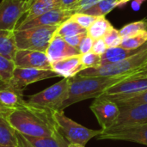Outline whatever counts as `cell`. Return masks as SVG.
Masks as SVG:
<instances>
[{"mask_svg":"<svg viewBox=\"0 0 147 147\" xmlns=\"http://www.w3.org/2000/svg\"><path fill=\"white\" fill-rule=\"evenodd\" d=\"M69 78L61 79L59 82L28 97L27 102L32 106L48 109L51 111H61L64 102L68 98Z\"/></svg>","mask_w":147,"mask_h":147,"instance_id":"5","label":"cell"},{"mask_svg":"<svg viewBox=\"0 0 147 147\" xmlns=\"http://www.w3.org/2000/svg\"><path fill=\"white\" fill-rule=\"evenodd\" d=\"M80 58H81V62L85 69L94 68V67H97V66L101 65L102 56L97 55L92 52H90V53H87L84 54H81Z\"/></svg>","mask_w":147,"mask_h":147,"instance_id":"31","label":"cell"},{"mask_svg":"<svg viewBox=\"0 0 147 147\" xmlns=\"http://www.w3.org/2000/svg\"><path fill=\"white\" fill-rule=\"evenodd\" d=\"M87 35V33H83V34H76V35H72V36H69V37H65L64 38L65 40L71 47L78 48L81 41L83 40V39Z\"/></svg>","mask_w":147,"mask_h":147,"instance_id":"36","label":"cell"},{"mask_svg":"<svg viewBox=\"0 0 147 147\" xmlns=\"http://www.w3.org/2000/svg\"><path fill=\"white\" fill-rule=\"evenodd\" d=\"M147 65V42L135 54L126 59L100 65L94 68H87L79 72L81 77H115L127 74H135Z\"/></svg>","mask_w":147,"mask_h":147,"instance_id":"3","label":"cell"},{"mask_svg":"<svg viewBox=\"0 0 147 147\" xmlns=\"http://www.w3.org/2000/svg\"><path fill=\"white\" fill-rule=\"evenodd\" d=\"M129 1H131V0H128V2H129Z\"/></svg>","mask_w":147,"mask_h":147,"instance_id":"47","label":"cell"},{"mask_svg":"<svg viewBox=\"0 0 147 147\" xmlns=\"http://www.w3.org/2000/svg\"><path fill=\"white\" fill-rule=\"evenodd\" d=\"M0 146L18 147L16 131L10 126L5 117L0 115Z\"/></svg>","mask_w":147,"mask_h":147,"instance_id":"23","label":"cell"},{"mask_svg":"<svg viewBox=\"0 0 147 147\" xmlns=\"http://www.w3.org/2000/svg\"><path fill=\"white\" fill-rule=\"evenodd\" d=\"M75 12L71 9L62 8L55 9L47 11L27 22H21L20 24H18L16 30L26 29L40 26H59L65 21L71 18V16Z\"/></svg>","mask_w":147,"mask_h":147,"instance_id":"12","label":"cell"},{"mask_svg":"<svg viewBox=\"0 0 147 147\" xmlns=\"http://www.w3.org/2000/svg\"><path fill=\"white\" fill-rule=\"evenodd\" d=\"M101 0H80L78 3H76L74 6H72L70 9L76 12H84L87 10L88 9L91 8L93 5L99 3Z\"/></svg>","mask_w":147,"mask_h":147,"instance_id":"33","label":"cell"},{"mask_svg":"<svg viewBox=\"0 0 147 147\" xmlns=\"http://www.w3.org/2000/svg\"><path fill=\"white\" fill-rule=\"evenodd\" d=\"M57 77H59V75L53 70L16 67L10 83L18 89L24 90V89L31 84Z\"/></svg>","mask_w":147,"mask_h":147,"instance_id":"10","label":"cell"},{"mask_svg":"<svg viewBox=\"0 0 147 147\" xmlns=\"http://www.w3.org/2000/svg\"><path fill=\"white\" fill-rule=\"evenodd\" d=\"M33 1H34V0H32V1H31V3H32V2H33ZM31 3H30V4H31ZM30 4H29V5H30Z\"/></svg>","mask_w":147,"mask_h":147,"instance_id":"46","label":"cell"},{"mask_svg":"<svg viewBox=\"0 0 147 147\" xmlns=\"http://www.w3.org/2000/svg\"><path fill=\"white\" fill-rule=\"evenodd\" d=\"M29 8L27 1L1 0L0 2V29L15 31L23 15Z\"/></svg>","mask_w":147,"mask_h":147,"instance_id":"7","label":"cell"},{"mask_svg":"<svg viewBox=\"0 0 147 147\" xmlns=\"http://www.w3.org/2000/svg\"><path fill=\"white\" fill-rule=\"evenodd\" d=\"M144 30H147V22L146 21H138V22H131V23L125 25L119 30V32L123 40L125 38L133 36Z\"/></svg>","mask_w":147,"mask_h":147,"instance_id":"29","label":"cell"},{"mask_svg":"<svg viewBox=\"0 0 147 147\" xmlns=\"http://www.w3.org/2000/svg\"><path fill=\"white\" fill-rule=\"evenodd\" d=\"M71 18L73 21H75L77 23H78L84 28L88 29L91 26V24L95 22V20L96 19V16H90L83 12H76L71 16Z\"/></svg>","mask_w":147,"mask_h":147,"instance_id":"32","label":"cell"},{"mask_svg":"<svg viewBox=\"0 0 147 147\" xmlns=\"http://www.w3.org/2000/svg\"><path fill=\"white\" fill-rule=\"evenodd\" d=\"M100 96L105 97L115 102L118 106H136L141 104H147V90L139 92L134 95L120 96L113 95H102Z\"/></svg>","mask_w":147,"mask_h":147,"instance_id":"22","label":"cell"},{"mask_svg":"<svg viewBox=\"0 0 147 147\" xmlns=\"http://www.w3.org/2000/svg\"><path fill=\"white\" fill-rule=\"evenodd\" d=\"M22 1H27V2L28 3V1H29V0H22Z\"/></svg>","mask_w":147,"mask_h":147,"instance_id":"45","label":"cell"},{"mask_svg":"<svg viewBox=\"0 0 147 147\" xmlns=\"http://www.w3.org/2000/svg\"><path fill=\"white\" fill-rule=\"evenodd\" d=\"M135 74H141V75H147V65L146 66H144L140 71H139L137 73Z\"/></svg>","mask_w":147,"mask_h":147,"instance_id":"40","label":"cell"},{"mask_svg":"<svg viewBox=\"0 0 147 147\" xmlns=\"http://www.w3.org/2000/svg\"><path fill=\"white\" fill-rule=\"evenodd\" d=\"M54 120L58 125L59 132L70 144L85 145L94 137H97L102 130L89 129L65 115L64 110L53 113Z\"/></svg>","mask_w":147,"mask_h":147,"instance_id":"6","label":"cell"},{"mask_svg":"<svg viewBox=\"0 0 147 147\" xmlns=\"http://www.w3.org/2000/svg\"><path fill=\"white\" fill-rule=\"evenodd\" d=\"M80 0H61V8L70 9L72 6L78 3Z\"/></svg>","mask_w":147,"mask_h":147,"instance_id":"37","label":"cell"},{"mask_svg":"<svg viewBox=\"0 0 147 147\" xmlns=\"http://www.w3.org/2000/svg\"><path fill=\"white\" fill-rule=\"evenodd\" d=\"M14 62L16 67L52 70V63L45 52L17 49Z\"/></svg>","mask_w":147,"mask_h":147,"instance_id":"13","label":"cell"},{"mask_svg":"<svg viewBox=\"0 0 147 147\" xmlns=\"http://www.w3.org/2000/svg\"><path fill=\"white\" fill-rule=\"evenodd\" d=\"M16 51L15 31L0 29V54L14 60Z\"/></svg>","mask_w":147,"mask_h":147,"instance_id":"21","label":"cell"},{"mask_svg":"<svg viewBox=\"0 0 147 147\" xmlns=\"http://www.w3.org/2000/svg\"><path fill=\"white\" fill-rule=\"evenodd\" d=\"M68 147H84V146H81V145H78V144H69V146Z\"/></svg>","mask_w":147,"mask_h":147,"instance_id":"42","label":"cell"},{"mask_svg":"<svg viewBox=\"0 0 147 147\" xmlns=\"http://www.w3.org/2000/svg\"><path fill=\"white\" fill-rule=\"evenodd\" d=\"M120 115L110 127H123L147 123V104L136 106H119Z\"/></svg>","mask_w":147,"mask_h":147,"instance_id":"14","label":"cell"},{"mask_svg":"<svg viewBox=\"0 0 147 147\" xmlns=\"http://www.w3.org/2000/svg\"><path fill=\"white\" fill-rule=\"evenodd\" d=\"M16 135L18 139V147H33L25 140V138L21 134L16 132Z\"/></svg>","mask_w":147,"mask_h":147,"instance_id":"38","label":"cell"},{"mask_svg":"<svg viewBox=\"0 0 147 147\" xmlns=\"http://www.w3.org/2000/svg\"><path fill=\"white\" fill-rule=\"evenodd\" d=\"M102 39L105 41L108 48L120 47L122 42V37L120 34L119 30L115 29L114 27L103 36Z\"/></svg>","mask_w":147,"mask_h":147,"instance_id":"30","label":"cell"},{"mask_svg":"<svg viewBox=\"0 0 147 147\" xmlns=\"http://www.w3.org/2000/svg\"><path fill=\"white\" fill-rule=\"evenodd\" d=\"M23 137L33 147H68L70 144L62 134L52 137Z\"/></svg>","mask_w":147,"mask_h":147,"instance_id":"20","label":"cell"},{"mask_svg":"<svg viewBox=\"0 0 147 147\" xmlns=\"http://www.w3.org/2000/svg\"><path fill=\"white\" fill-rule=\"evenodd\" d=\"M141 47H139L136 49H126V48L121 47V46L115 47H109L102 55L101 65H108V64H114V63L122 61L126 59L127 58L138 53L141 49Z\"/></svg>","mask_w":147,"mask_h":147,"instance_id":"19","label":"cell"},{"mask_svg":"<svg viewBox=\"0 0 147 147\" xmlns=\"http://www.w3.org/2000/svg\"><path fill=\"white\" fill-rule=\"evenodd\" d=\"M0 147H16V146H0Z\"/></svg>","mask_w":147,"mask_h":147,"instance_id":"43","label":"cell"},{"mask_svg":"<svg viewBox=\"0 0 147 147\" xmlns=\"http://www.w3.org/2000/svg\"><path fill=\"white\" fill-rule=\"evenodd\" d=\"M94 40L91 37H90L88 34L83 39V40L81 41L79 47H78V50H79V53L80 54H84V53H90L91 52V49H92V47H93V43H94Z\"/></svg>","mask_w":147,"mask_h":147,"instance_id":"34","label":"cell"},{"mask_svg":"<svg viewBox=\"0 0 147 147\" xmlns=\"http://www.w3.org/2000/svg\"><path fill=\"white\" fill-rule=\"evenodd\" d=\"M113 28L110 22L106 16L96 17L95 22L87 29V34L93 40L103 38V36Z\"/></svg>","mask_w":147,"mask_h":147,"instance_id":"24","label":"cell"},{"mask_svg":"<svg viewBox=\"0 0 147 147\" xmlns=\"http://www.w3.org/2000/svg\"><path fill=\"white\" fill-rule=\"evenodd\" d=\"M46 53L51 63L80 54L78 48L70 46L63 37L56 34L52 38Z\"/></svg>","mask_w":147,"mask_h":147,"instance_id":"15","label":"cell"},{"mask_svg":"<svg viewBox=\"0 0 147 147\" xmlns=\"http://www.w3.org/2000/svg\"><path fill=\"white\" fill-rule=\"evenodd\" d=\"M127 2H128V0H119L118 6H122V5H124L125 3H127Z\"/></svg>","mask_w":147,"mask_h":147,"instance_id":"41","label":"cell"},{"mask_svg":"<svg viewBox=\"0 0 147 147\" xmlns=\"http://www.w3.org/2000/svg\"><path fill=\"white\" fill-rule=\"evenodd\" d=\"M107 49H108V47H107L105 41L103 40L102 38H100V39H97V40H94L91 52L96 53V54H97V55H101L102 56L106 52Z\"/></svg>","mask_w":147,"mask_h":147,"instance_id":"35","label":"cell"},{"mask_svg":"<svg viewBox=\"0 0 147 147\" xmlns=\"http://www.w3.org/2000/svg\"><path fill=\"white\" fill-rule=\"evenodd\" d=\"M61 8V0H34L22 22H27L47 11Z\"/></svg>","mask_w":147,"mask_h":147,"instance_id":"18","label":"cell"},{"mask_svg":"<svg viewBox=\"0 0 147 147\" xmlns=\"http://www.w3.org/2000/svg\"><path fill=\"white\" fill-rule=\"evenodd\" d=\"M80 55L66 58L52 63V70L55 71L59 77L71 78L77 76L85 68L81 62Z\"/></svg>","mask_w":147,"mask_h":147,"instance_id":"17","label":"cell"},{"mask_svg":"<svg viewBox=\"0 0 147 147\" xmlns=\"http://www.w3.org/2000/svg\"><path fill=\"white\" fill-rule=\"evenodd\" d=\"M26 101L23 99V90L13 85L10 82L0 81V103L9 109H15L22 106Z\"/></svg>","mask_w":147,"mask_h":147,"instance_id":"16","label":"cell"},{"mask_svg":"<svg viewBox=\"0 0 147 147\" xmlns=\"http://www.w3.org/2000/svg\"><path fill=\"white\" fill-rule=\"evenodd\" d=\"M131 75L133 74L115 77H81L77 75L69 78L68 98L64 102L62 110L74 103L90 98L99 97L109 87Z\"/></svg>","mask_w":147,"mask_h":147,"instance_id":"2","label":"cell"},{"mask_svg":"<svg viewBox=\"0 0 147 147\" xmlns=\"http://www.w3.org/2000/svg\"><path fill=\"white\" fill-rule=\"evenodd\" d=\"M96 138L98 140L131 141L147 146V123L102 130L101 134Z\"/></svg>","mask_w":147,"mask_h":147,"instance_id":"8","label":"cell"},{"mask_svg":"<svg viewBox=\"0 0 147 147\" xmlns=\"http://www.w3.org/2000/svg\"><path fill=\"white\" fill-rule=\"evenodd\" d=\"M58 27L59 26H40L15 30L17 49L35 50L46 53Z\"/></svg>","mask_w":147,"mask_h":147,"instance_id":"4","label":"cell"},{"mask_svg":"<svg viewBox=\"0 0 147 147\" xmlns=\"http://www.w3.org/2000/svg\"><path fill=\"white\" fill-rule=\"evenodd\" d=\"M31 1H32V0H29V1H28V5L30 4V3H31Z\"/></svg>","mask_w":147,"mask_h":147,"instance_id":"44","label":"cell"},{"mask_svg":"<svg viewBox=\"0 0 147 147\" xmlns=\"http://www.w3.org/2000/svg\"><path fill=\"white\" fill-rule=\"evenodd\" d=\"M83 33H87V29L81 27L78 23H77L75 21H73L71 18H69L68 20L65 21L63 23L59 25L55 34L65 38Z\"/></svg>","mask_w":147,"mask_h":147,"instance_id":"26","label":"cell"},{"mask_svg":"<svg viewBox=\"0 0 147 147\" xmlns=\"http://www.w3.org/2000/svg\"><path fill=\"white\" fill-rule=\"evenodd\" d=\"M90 105V109L102 127V130L110 128L120 115L119 106L113 101L99 96Z\"/></svg>","mask_w":147,"mask_h":147,"instance_id":"9","label":"cell"},{"mask_svg":"<svg viewBox=\"0 0 147 147\" xmlns=\"http://www.w3.org/2000/svg\"><path fill=\"white\" fill-rule=\"evenodd\" d=\"M146 42L147 30H144L133 36L123 39L121 47L126 49H136L143 47Z\"/></svg>","mask_w":147,"mask_h":147,"instance_id":"28","label":"cell"},{"mask_svg":"<svg viewBox=\"0 0 147 147\" xmlns=\"http://www.w3.org/2000/svg\"><path fill=\"white\" fill-rule=\"evenodd\" d=\"M16 67L14 60L0 54V81L9 83L13 78Z\"/></svg>","mask_w":147,"mask_h":147,"instance_id":"27","label":"cell"},{"mask_svg":"<svg viewBox=\"0 0 147 147\" xmlns=\"http://www.w3.org/2000/svg\"><path fill=\"white\" fill-rule=\"evenodd\" d=\"M118 3L119 0H101L99 3L93 5L91 8L88 9L83 13L96 17L106 16L107 14L112 11L115 8L118 7Z\"/></svg>","mask_w":147,"mask_h":147,"instance_id":"25","label":"cell"},{"mask_svg":"<svg viewBox=\"0 0 147 147\" xmlns=\"http://www.w3.org/2000/svg\"><path fill=\"white\" fill-rule=\"evenodd\" d=\"M147 90V75L133 74L109 87L102 95L127 96Z\"/></svg>","mask_w":147,"mask_h":147,"instance_id":"11","label":"cell"},{"mask_svg":"<svg viewBox=\"0 0 147 147\" xmlns=\"http://www.w3.org/2000/svg\"><path fill=\"white\" fill-rule=\"evenodd\" d=\"M53 111L37 108L26 102L12 109L6 120L10 126L23 136L52 137L61 134L53 117Z\"/></svg>","mask_w":147,"mask_h":147,"instance_id":"1","label":"cell"},{"mask_svg":"<svg viewBox=\"0 0 147 147\" xmlns=\"http://www.w3.org/2000/svg\"><path fill=\"white\" fill-rule=\"evenodd\" d=\"M12 109H9L7 108H5L4 106H3L1 103H0V115L1 116H3L6 118V116L8 115V114L11 111Z\"/></svg>","mask_w":147,"mask_h":147,"instance_id":"39","label":"cell"}]
</instances>
